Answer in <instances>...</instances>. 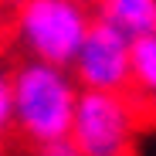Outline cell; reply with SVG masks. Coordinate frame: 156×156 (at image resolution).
Returning a JSON list of instances; mask_svg holds the SVG:
<instances>
[{"label": "cell", "instance_id": "cell-1", "mask_svg": "<svg viewBox=\"0 0 156 156\" xmlns=\"http://www.w3.org/2000/svg\"><path fill=\"white\" fill-rule=\"evenodd\" d=\"M78 82L68 68L24 58L10 68V126L31 146L68 136Z\"/></svg>", "mask_w": 156, "mask_h": 156}, {"label": "cell", "instance_id": "cell-2", "mask_svg": "<svg viewBox=\"0 0 156 156\" xmlns=\"http://www.w3.org/2000/svg\"><path fill=\"white\" fill-rule=\"evenodd\" d=\"M143 112H149V105L139 102L129 88L126 92L78 88L68 136L82 149V156H133Z\"/></svg>", "mask_w": 156, "mask_h": 156}, {"label": "cell", "instance_id": "cell-3", "mask_svg": "<svg viewBox=\"0 0 156 156\" xmlns=\"http://www.w3.org/2000/svg\"><path fill=\"white\" fill-rule=\"evenodd\" d=\"M88 24L92 7L78 0H27L14 10V44L24 58L68 68Z\"/></svg>", "mask_w": 156, "mask_h": 156}, {"label": "cell", "instance_id": "cell-4", "mask_svg": "<svg viewBox=\"0 0 156 156\" xmlns=\"http://www.w3.org/2000/svg\"><path fill=\"white\" fill-rule=\"evenodd\" d=\"M78 88L126 92L129 88V34L92 14V24L68 65Z\"/></svg>", "mask_w": 156, "mask_h": 156}, {"label": "cell", "instance_id": "cell-5", "mask_svg": "<svg viewBox=\"0 0 156 156\" xmlns=\"http://www.w3.org/2000/svg\"><path fill=\"white\" fill-rule=\"evenodd\" d=\"M92 14L115 24L129 37L156 31V0H95Z\"/></svg>", "mask_w": 156, "mask_h": 156}, {"label": "cell", "instance_id": "cell-6", "mask_svg": "<svg viewBox=\"0 0 156 156\" xmlns=\"http://www.w3.org/2000/svg\"><path fill=\"white\" fill-rule=\"evenodd\" d=\"M129 92L153 105L156 95V31L129 37Z\"/></svg>", "mask_w": 156, "mask_h": 156}, {"label": "cell", "instance_id": "cell-7", "mask_svg": "<svg viewBox=\"0 0 156 156\" xmlns=\"http://www.w3.org/2000/svg\"><path fill=\"white\" fill-rule=\"evenodd\" d=\"M14 133L10 126V65L0 61V143Z\"/></svg>", "mask_w": 156, "mask_h": 156}, {"label": "cell", "instance_id": "cell-8", "mask_svg": "<svg viewBox=\"0 0 156 156\" xmlns=\"http://www.w3.org/2000/svg\"><path fill=\"white\" fill-rule=\"evenodd\" d=\"M34 149H37V156H82V149L71 143V136H58V139L37 143Z\"/></svg>", "mask_w": 156, "mask_h": 156}, {"label": "cell", "instance_id": "cell-9", "mask_svg": "<svg viewBox=\"0 0 156 156\" xmlns=\"http://www.w3.org/2000/svg\"><path fill=\"white\" fill-rule=\"evenodd\" d=\"M20 4H27V0H0V10H10V14H14Z\"/></svg>", "mask_w": 156, "mask_h": 156}, {"label": "cell", "instance_id": "cell-10", "mask_svg": "<svg viewBox=\"0 0 156 156\" xmlns=\"http://www.w3.org/2000/svg\"><path fill=\"white\" fill-rule=\"evenodd\" d=\"M78 4H85V7H92V4H95V0H78Z\"/></svg>", "mask_w": 156, "mask_h": 156}]
</instances>
